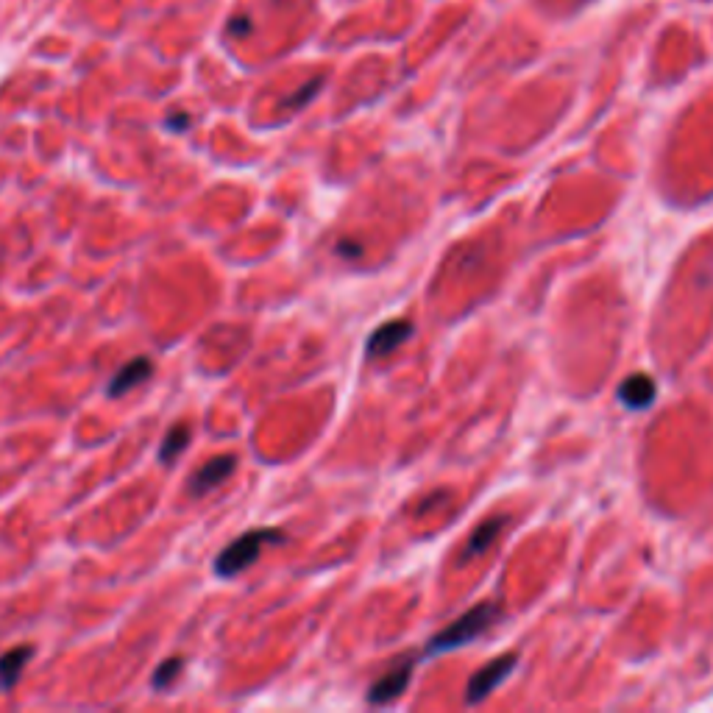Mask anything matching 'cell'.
<instances>
[{"label":"cell","instance_id":"6da1fadb","mask_svg":"<svg viewBox=\"0 0 713 713\" xmlns=\"http://www.w3.org/2000/svg\"><path fill=\"white\" fill-rule=\"evenodd\" d=\"M502 608L496 602H480L477 608L466 610L460 619H454L449 627H443L441 633L435 638H429L427 647H424V655H441V652H452V649H460L471 644L474 638H480L488 627H491L496 619H499Z\"/></svg>","mask_w":713,"mask_h":713},{"label":"cell","instance_id":"7a4b0ae2","mask_svg":"<svg viewBox=\"0 0 713 713\" xmlns=\"http://www.w3.org/2000/svg\"><path fill=\"white\" fill-rule=\"evenodd\" d=\"M285 535L271 527H260V530L243 532L240 538H234L232 544L223 549L221 555L215 558V574L223 580H232L240 571H246L248 566H254L260 552L268 544H282Z\"/></svg>","mask_w":713,"mask_h":713},{"label":"cell","instance_id":"3957f363","mask_svg":"<svg viewBox=\"0 0 713 713\" xmlns=\"http://www.w3.org/2000/svg\"><path fill=\"white\" fill-rule=\"evenodd\" d=\"M513 669H516V655H513V652L499 655V658H493L491 663H485L480 672H474V677L468 680V688H466L468 705H477V702L485 700L493 688L499 686L502 680H507V677H510V672H513Z\"/></svg>","mask_w":713,"mask_h":713},{"label":"cell","instance_id":"277c9868","mask_svg":"<svg viewBox=\"0 0 713 713\" xmlns=\"http://www.w3.org/2000/svg\"><path fill=\"white\" fill-rule=\"evenodd\" d=\"M410 338H413V324L404 321V318H396V321H388V324H382L376 329L371 340H368V346H365V354H368L371 360H379V357H385V354H393V351L404 346Z\"/></svg>","mask_w":713,"mask_h":713},{"label":"cell","instance_id":"5b68a950","mask_svg":"<svg viewBox=\"0 0 713 713\" xmlns=\"http://www.w3.org/2000/svg\"><path fill=\"white\" fill-rule=\"evenodd\" d=\"M234 466H237V457H234V454H218V457L207 460L204 466L195 471L190 482H187V488H190V493H195V496L215 491L218 485H223V480L232 477Z\"/></svg>","mask_w":713,"mask_h":713},{"label":"cell","instance_id":"8992f818","mask_svg":"<svg viewBox=\"0 0 713 713\" xmlns=\"http://www.w3.org/2000/svg\"><path fill=\"white\" fill-rule=\"evenodd\" d=\"M410 677H413V658L404 661L402 666H393V669H388L385 675L379 677L374 686L368 688V702L371 705H388V702L399 700L407 691Z\"/></svg>","mask_w":713,"mask_h":713},{"label":"cell","instance_id":"52a82bcc","mask_svg":"<svg viewBox=\"0 0 713 713\" xmlns=\"http://www.w3.org/2000/svg\"><path fill=\"white\" fill-rule=\"evenodd\" d=\"M151 374H154V363H151L148 357H134L131 363L123 365V368L112 376L106 393H109L112 399H120V396H126V393L137 388V385H143Z\"/></svg>","mask_w":713,"mask_h":713},{"label":"cell","instance_id":"ba28073f","mask_svg":"<svg viewBox=\"0 0 713 713\" xmlns=\"http://www.w3.org/2000/svg\"><path fill=\"white\" fill-rule=\"evenodd\" d=\"M655 396H658V385L647 374L627 376L619 385V402L627 410H647L649 404L655 402Z\"/></svg>","mask_w":713,"mask_h":713},{"label":"cell","instance_id":"9c48e42d","mask_svg":"<svg viewBox=\"0 0 713 713\" xmlns=\"http://www.w3.org/2000/svg\"><path fill=\"white\" fill-rule=\"evenodd\" d=\"M31 658H34V647L31 644H20V647L0 655V691H12L20 683L23 669H26V663Z\"/></svg>","mask_w":713,"mask_h":713},{"label":"cell","instance_id":"30bf717a","mask_svg":"<svg viewBox=\"0 0 713 713\" xmlns=\"http://www.w3.org/2000/svg\"><path fill=\"white\" fill-rule=\"evenodd\" d=\"M505 516H493V519H485L477 527V530L471 532V538H468L466 549H463V555L460 558L463 560H471V558H480L482 552L488 549V546L496 541V535L502 532V527H505Z\"/></svg>","mask_w":713,"mask_h":713},{"label":"cell","instance_id":"8fae6325","mask_svg":"<svg viewBox=\"0 0 713 713\" xmlns=\"http://www.w3.org/2000/svg\"><path fill=\"white\" fill-rule=\"evenodd\" d=\"M190 441H193V429L187 427V424L170 427V432L165 435V441H162V446H159V463H162V466H173V463L182 457L184 449L190 446Z\"/></svg>","mask_w":713,"mask_h":713},{"label":"cell","instance_id":"7c38bea8","mask_svg":"<svg viewBox=\"0 0 713 713\" xmlns=\"http://www.w3.org/2000/svg\"><path fill=\"white\" fill-rule=\"evenodd\" d=\"M182 669H184V658H168V661L162 663V666L154 672L151 686H154L156 691H165V688H170L173 683H176V677L182 675Z\"/></svg>","mask_w":713,"mask_h":713},{"label":"cell","instance_id":"4fadbf2b","mask_svg":"<svg viewBox=\"0 0 713 713\" xmlns=\"http://www.w3.org/2000/svg\"><path fill=\"white\" fill-rule=\"evenodd\" d=\"M324 87V78H312L310 84H304L293 98H287L285 101V106H290V109H299V106H304L310 98H315V92L321 90Z\"/></svg>","mask_w":713,"mask_h":713},{"label":"cell","instance_id":"5bb4252c","mask_svg":"<svg viewBox=\"0 0 713 713\" xmlns=\"http://www.w3.org/2000/svg\"><path fill=\"white\" fill-rule=\"evenodd\" d=\"M168 126L170 129H179V131H184L187 126H190V117H184V115H173L168 120Z\"/></svg>","mask_w":713,"mask_h":713},{"label":"cell","instance_id":"9a60e30c","mask_svg":"<svg viewBox=\"0 0 713 713\" xmlns=\"http://www.w3.org/2000/svg\"><path fill=\"white\" fill-rule=\"evenodd\" d=\"M248 28H251L248 20H237V23H232V31H248Z\"/></svg>","mask_w":713,"mask_h":713}]
</instances>
